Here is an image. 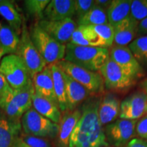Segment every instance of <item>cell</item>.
I'll use <instances>...</instances> for the list:
<instances>
[{"mask_svg":"<svg viewBox=\"0 0 147 147\" xmlns=\"http://www.w3.org/2000/svg\"><path fill=\"white\" fill-rule=\"evenodd\" d=\"M100 99H90L82 106V115L69 139V147H106L105 131L98 117Z\"/></svg>","mask_w":147,"mask_h":147,"instance_id":"obj_1","label":"cell"},{"mask_svg":"<svg viewBox=\"0 0 147 147\" xmlns=\"http://www.w3.org/2000/svg\"><path fill=\"white\" fill-rule=\"evenodd\" d=\"M109 57L107 48L66 45L64 60L91 71H100Z\"/></svg>","mask_w":147,"mask_h":147,"instance_id":"obj_2","label":"cell"},{"mask_svg":"<svg viewBox=\"0 0 147 147\" xmlns=\"http://www.w3.org/2000/svg\"><path fill=\"white\" fill-rule=\"evenodd\" d=\"M34 93L33 82L21 89H12L0 99V109L10 120L21 123L23 115L32 108Z\"/></svg>","mask_w":147,"mask_h":147,"instance_id":"obj_3","label":"cell"},{"mask_svg":"<svg viewBox=\"0 0 147 147\" xmlns=\"http://www.w3.org/2000/svg\"><path fill=\"white\" fill-rule=\"evenodd\" d=\"M31 39L47 65L57 63L64 59L66 45H62L48 35L38 22L29 31Z\"/></svg>","mask_w":147,"mask_h":147,"instance_id":"obj_4","label":"cell"},{"mask_svg":"<svg viewBox=\"0 0 147 147\" xmlns=\"http://www.w3.org/2000/svg\"><path fill=\"white\" fill-rule=\"evenodd\" d=\"M15 55L22 60L31 77L41 71L48 65L31 39L29 31L23 24L17 50Z\"/></svg>","mask_w":147,"mask_h":147,"instance_id":"obj_5","label":"cell"},{"mask_svg":"<svg viewBox=\"0 0 147 147\" xmlns=\"http://www.w3.org/2000/svg\"><path fill=\"white\" fill-rule=\"evenodd\" d=\"M0 73L12 89H21L32 82L26 66L15 54L3 57L0 63Z\"/></svg>","mask_w":147,"mask_h":147,"instance_id":"obj_6","label":"cell"},{"mask_svg":"<svg viewBox=\"0 0 147 147\" xmlns=\"http://www.w3.org/2000/svg\"><path fill=\"white\" fill-rule=\"evenodd\" d=\"M21 127L24 134L43 138L57 137L59 131L58 124L40 115L33 108L23 115Z\"/></svg>","mask_w":147,"mask_h":147,"instance_id":"obj_7","label":"cell"},{"mask_svg":"<svg viewBox=\"0 0 147 147\" xmlns=\"http://www.w3.org/2000/svg\"><path fill=\"white\" fill-rule=\"evenodd\" d=\"M57 64L64 73L85 87L91 94L98 93L103 91L104 80L98 71L87 70L64 59Z\"/></svg>","mask_w":147,"mask_h":147,"instance_id":"obj_8","label":"cell"},{"mask_svg":"<svg viewBox=\"0 0 147 147\" xmlns=\"http://www.w3.org/2000/svg\"><path fill=\"white\" fill-rule=\"evenodd\" d=\"M136 120L118 119L106 126L104 130L106 140L113 146H126L136 136Z\"/></svg>","mask_w":147,"mask_h":147,"instance_id":"obj_9","label":"cell"},{"mask_svg":"<svg viewBox=\"0 0 147 147\" xmlns=\"http://www.w3.org/2000/svg\"><path fill=\"white\" fill-rule=\"evenodd\" d=\"M99 71L108 89L121 91L128 89L134 83L135 79L128 76L110 57Z\"/></svg>","mask_w":147,"mask_h":147,"instance_id":"obj_10","label":"cell"},{"mask_svg":"<svg viewBox=\"0 0 147 147\" xmlns=\"http://www.w3.org/2000/svg\"><path fill=\"white\" fill-rule=\"evenodd\" d=\"M38 25L51 38L62 45H66L70 42L73 33L77 25L72 18H66L57 21L40 20Z\"/></svg>","mask_w":147,"mask_h":147,"instance_id":"obj_11","label":"cell"},{"mask_svg":"<svg viewBox=\"0 0 147 147\" xmlns=\"http://www.w3.org/2000/svg\"><path fill=\"white\" fill-rule=\"evenodd\" d=\"M109 57L128 76L134 79L142 75L140 64L128 47L115 46L112 48Z\"/></svg>","mask_w":147,"mask_h":147,"instance_id":"obj_12","label":"cell"},{"mask_svg":"<svg viewBox=\"0 0 147 147\" xmlns=\"http://www.w3.org/2000/svg\"><path fill=\"white\" fill-rule=\"evenodd\" d=\"M147 94L136 92L127 97L120 105L119 117L122 119L136 120L146 113Z\"/></svg>","mask_w":147,"mask_h":147,"instance_id":"obj_13","label":"cell"},{"mask_svg":"<svg viewBox=\"0 0 147 147\" xmlns=\"http://www.w3.org/2000/svg\"><path fill=\"white\" fill-rule=\"evenodd\" d=\"M74 14V0H52L44 12L42 20L61 21L66 18H71Z\"/></svg>","mask_w":147,"mask_h":147,"instance_id":"obj_14","label":"cell"},{"mask_svg":"<svg viewBox=\"0 0 147 147\" xmlns=\"http://www.w3.org/2000/svg\"><path fill=\"white\" fill-rule=\"evenodd\" d=\"M81 110L78 108L64 112L59 124V131L57 136L59 147H69L70 136L81 117Z\"/></svg>","mask_w":147,"mask_h":147,"instance_id":"obj_15","label":"cell"},{"mask_svg":"<svg viewBox=\"0 0 147 147\" xmlns=\"http://www.w3.org/2000/svg\"><path fill=\"white\" fill-rule=\"evenodd\" d=\"M32 82L35 93L49 99L58 105L54 91L50 65H48L41 71L34 75L32 77Z\"/></svg>","mask_w":147,"mask_h":147,"instance_id":"obj_16","label":"cell"},{"mask_svg":"<svg viewBox=\"0 0 147 147\" xmlns=\"http://www.w3.org/2000/svg\"><path fill=\"white\" fill-rule=\"evenodd\" d=\"M66 86V99L67 110L76 109L77 106L89 97L90 92L85 87L77 82L70 76L64 73Z\"/></svg>","mask_w":147,"mask_h":147,"instance_id":"obj_17","label":"cell"},{"mask_svg":"<svg viewBox=\"0 0 147 147\" xmlns=\"http://www.w3.org/2000/svg\"><path fill=\"white\" fill-rule=\"evenodd\" d=\"M21 123L10 120L0 110V147H12L21 133Z\"/></svg>","mask_w":147,"mask_h":147,"instance_id":"obj_18","label":"cell"},{"mask_svg":"<svg viewBox=\"0 0 147 147\" xmlns=\"http://www.w3.org/2000/svg\"><path fill=\"white\" fill-rule=\"evenodd\" d=\"M32 108L45 118L59 123L61 119V111L57 104L35 93L32 97Z\"/></svg>","mask_w":147,"mask_h":147,"instance_id":"obj_19","label":"cell"},{"mask_svg":"<svg viewBox=\"0 0 147 147\" xmlns=\"http://www.w3.org/2000/svg\"><path fill=\"white\" fill-rule=\"evenodd\" d=\"M138 21L131 16L116 25L114 27V42L116 46H126L137 34Z\"/></svg>","mask_w":147,"mask_h":147,"instance_id":"obj_20","label":"cell"},{"mask_svg":"<svg viewBox=\"0 0 147 147\" xmlns=\"http://www.w3.org/2000/svg\"><path fill=\"white\" fill-rule=\"evenodd\" d=\"M78 46L106 48L104 42L101 40L91 26L78 25L73 33L70 42Z\"/></svg>","mask_w":147,"mask_h":147,"instance_id":"obj_21","label":"cell"},{"mask_svg":"<svg viewBox=\"0 0 147 147\" xmlns=\"http://www.w3.org/2000/svg\"><path fill=\"white\" fill-rule=\"evenodd\" d=\"M120 102L115 95L108 94L100 101L98 117L102 125L111 123L120 113Z\"/></svg>","mask_w":147,"mask_h":147,"instance_id":"obj_22","label":"cell"},{"mask_svg":"<svg viewBox=\"0 0 147 147\" xmlns=\"http://www.w3.org/2000/svg\"><path fill=\"white\" fill-rule=\"evenodd\" d=\"M49 65L52 74L54 91L59 107L61 112L67 111V99H66V86L64 72L57 63L51 64Z\"/></svg>","mask_w":147,"mask_h":147,"instance_id":"obj_23","label":"cell"},{"mask_svg":"<svg viewBox=\"0 0 147 147\" xmlns=\"http://www.w3.org/2000/svg\"><path fill=\"white\" fill-rule=\"evenodd\" d=\"M131 0H114L106 10L108 23L113 27L130 16Z\"/></svg>","mask_w":147,"mask_h":147,"instance_id":"obj_24","label":"cell"},{"mask_svg":"<svg viewBox=\"0 0 147 147\" xmlns=\"http://www.w3.org/2000/svg\"><path fill=\"white\" fill-rule=\"evenodd\" d=\"M0 15L8 22L11 28L21 35L23 21L21 14L12 1H1L0 2Z\"/></svg>","mask_w":147,"mask_h":147,"instance_id":"obj_25","label":"cell"},{"mask_svg":"<svg viewBox=\"0 0 147 147\" xmlns=\"http://www.w3.org/2000/svg\"><path fill=\"white\" fill-rule=\"evenodd\" d=\"M20 34L8 25H1L0 29V47L5 55L15 54L20 40Z\"/></svg>","mask_w":147,"mask_h":147,"instance_id":"obj_26","label":"cell"},{"mask_svg":"<svg viewBox=\"0 0 147 147\" xmlns=\"http://www.w3.org/2000/svg\"><path fill=\"white\" fill-rule=\"evenodd\" d=\"M107 23L108 21L106 11L95 4L87 14L78 19V25L95 26Z\"/></svg>","mask_w":147,"mask_h":147,"instance_id":"obj_27","label":"cell"},{"mask_svg":"<svg viewBox=\"0 0 147 147\" xmlns=\"http://www.w3.org/2000/svg\"><path fill=\"white\" fill-rule=\"evenodd\" d=\"M128 47L138 62L147 63V36H142L135 39Z\"/></svg>","mask_w":147,"mask_h":147,"instance_id":"obj_28","label":"cell"},{"mask_svg":"<svg viewBox=\"0 0 147 147\" xmlns=\"http://www.w3.org/2000/svg\"><path fill=\"white\" fill-rule=\"evenodd\" d=\"M49 2V0H27L24 1V5L29 15L39 21L43 19L44 12Z\"/></svg>","mask_w":147,"mask_h":147,"instance_id":"obj_29","label":"cell"},{"mask_svg":"<svg viewBox=\"0 0 147 147\" xmlns=\"http://www.w3.org/2000/svg\"><path fill=\"white\" fill-rule=\"evenodd\" d=\"M95 32L105 44L106 47H110L114 42V27L108 23L100 25L91 26Z\"/></svg>","mask_w":147,"mask_h":147,"instance_id":"obj_30","label":"cell"},{"mask_svg":"<svg viewBox=\"0 0 147 147\" xmlns=\"http://www.w3.org/2000/svg\"><path fill=\"white\" fill-rule=\"evenodd\" d=\"M130 16L137 21L147 17V0H134L131 2Z\"/></svg>","mask_w":147,"mask_h":147,"instance_id":"obj_31","label":"cell"},{"mask_svg":"<svg viewBox=\"0 0 147 147\" xmlns=\"http://www.w3.org/2000/svg\"><path fill=\"white\" fill-rule=\"evenodd\" d=\"M20 138L30 147H51L50 142L47 138L27 135L23 132L20 134Z\"/></svg>","mask_w":147,"mask_h":147,"instance_id":"obj_32","label":"cell"},{"mask_svg":"<svg viewBox=\"0 0 147 147\" xmlns=\"http://www.w3.org/2000/svg\"><path fill=\"white\" fill-rule=\"evenodd\" d=\"M95 1L93 0H74L75 14L78 19L82 17L94 6Z\"/></svg>","mask_w":147,"mask_h":147,"instance_id":"obj_33","label":"cell"},{"mask_svg":"<svg viewBox=\"0 0 147 147\" xmlns=\"http://www.w3.org/2000/svg\"><path fill=\"white\" fill-rule=\"evenodd\" d=\"M136 133L140 139L147 141V115H145L137 122Z\"/></svg>","mask_w":147,"mask_h":147,"instance_id":"obj_34","label":"cell"},{"mask_svg":"<svg viewBox=\"0 0 147 147\" xmlns=\"http://www.w3.org/2000/svg\"><path fill=\"white\" fill-rule=\"evenodd\" d=\"M12 89L5 77L0 73V99Z\"/></svg>","mask_w":147,"mask_h":147,"instance_id":"obj_35","label":"cell"},{"mask_svg":"<svg viewBox=\"0 0 147 147\" xmlns=\"http://www.w3.org/2000/svg\"><path fill=\"white\" fill-rule=\"evenodd\" d=\"M127 147H147V141L140 138H134L128 143Z\"/></svg>","mask_w":147,"mask_h":147,"instance_id":"obj_36","label":"cell"},{"mask_svg":"<svg viewBox=\"0 0 147 147\" xmlns=\"http://www.w3.org/2000/svg\"><path fill=\"white\" fill-rule=\"evenodd\" d=\"M137 34L139 36L147 35V17L139 23Z\"/></svg>","mask_w":147,"mask_h":147,"instance_id":"obj_37","label":"cell"},{"mask_svg":"<svg viewBox=\"0 0 147 147\" xmlns=\"http://www.w3.org/2000/svg\"><path fill=\"white\" fill-rule=\"evenodd\" d=\"M112 1H110V0H96L95 1V4L106 11L111 5Z\"/></svg>","mask_w":147,"mask_h":147,"instance_id":"obj_38","label":"cell"},{"mask_svg":"<svg viewBox=\"0 0 147 147\" xmlns=\"http://www.w3.org/2000/svg\"><path fill=\"white\" fill-rule=\"evenodd\" d=\"M12 147H30V146H28L26 143L24 142L23 140L20 138V136H19L15 140L13 145H12Z\"/></svg>","mask_w":147,"mask_h":147,"instance_id":"obj_39","label":"cell"},{"mask_svg":"<svg viewBox=\"0 0 147 147\" xmlns=\"http://www.w3.org/2000/svg\"><path fill=\"white\" fill-rule=\"evenodd\" d=\"M141 87L142 88L143 91L147 94V78L141 83Z\"/></svg>","mask_w":147,"mask_h":147,"instance_id":"obj_40","label":"cell"},{"mask_svg":"<svg viewBox=\"0 0 147 147\" xmlns=\"http://www.w3.org/2000/svg\"><path fill=\"white\" fill-rule=\"evenodd\" d=\"M4 53H3V51L2 50V49H1V47H0V63H1V60H2V59L3 57H4Z\"/></svg>","mask_w":147,"mask_h":147,"instance_id":"obj_41","label":"cell"},{"mask_svg":"<svg viewBox=\"0 0 147 147\" xmlns=\"http://www.w3.org/2000/svg\"><path fill=\"white\" fill-rule=\"evenodd\" d=\"M127 146H121V147H127ZM106 147H116V146H109V145H108V146H106Z\"/></svg>","mask_w":147,"mask_h":147,"instance_id":"obj_42","label":"cell"},{"mask_svg":"<svg viewBox=\"0 0 147 147\" xmlns=\"http://www.w3.org/2000/svg\"><path fill=\"white\" fill-rule=\"evenodd\" d=\"M1 23H0V29H1Z\"/></svg>","mask_w":147,"mask_h":147,"instance_id":"obj_43","label":"cell"},{"mask_svg":"<svg viewBox=\"0 0 147 147\" xmlns=\"http://www.w3.org/2000/svg\"><path fill=\"white\" fill-rule=\"evenodd\" d=\"M1 1H0V2H1Z\"/></svg>","mask_w":147,"mask_h":147,"instance_id":"obj_44","label":"cell"},{"mask_svg":"<svg viewBox=\"0 0 147 147\" xmlns=\"http://www.w3.org/2000/svg\"><path fill=\"white\" fill-rule=\"evenodd\" d=\"M146 113H147V111H146Z\"/></svg>","mask_w":147,"mask_h":147,"instance_id":"obj_45","label":"cell"},{"mask_svg":"<svg viewBox=\"0 0 147 147\" xmlns=\"http://www.w3.org/2000/svg\"><path fill=\"white\" fill-rule=\"evenodd\" d=\"M146 111H147V109H146Z\"/></svg>","mask_w":147,"mask_h":147,"instance_id":"obj_46","label":"cell"}]
</instances>
